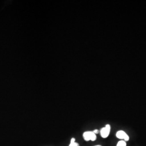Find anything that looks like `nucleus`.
<instances>
[{
  "mask_svg": "<svg viewBox=\"0 0 146 146\" xmlns=\"http://www.w3.org/2000/svg\"><path fill=\"white\" fill-rule=\"evenodd\" d=\"M93 131V133H94L95 134H99L100 133L99 131L98 130V129H95L94 131Z\"/></svg>",
  "mask_w": 146,
  "mask_h": 146,
  "instance_id": "nucleus-6",
  "label": "nucleus"
},
{
  "mask_svg": "<svg viewBox=\"0 0 146 146\" xmlns=\"http://www.w3.org/2000/svg\"><path fill=\"white\" fill-rule=\"evenodd\" d=\"M110 131H111V126L109 124H107L104 127L101 128V129L100 131V133L102 138L106 139L110 135Z\"/></svg>",
  "mask_w": 146,
  "mask_h": 146,
  "instance_id": "nucleus-2",
  "label": "nucleus"
},
{
  "mask_svg": "<svg viewBox=\"0 0 146 146\" xmlns=\"http://www.w3.org/2000/svg\"><path fill=\"white\" fill-rule=\"evenodd\" d=\"M76 142V139L74 137H72L70 140V143H73V142Z\"/></svg>",
  "mask_w": 146,
  "mask_h": 146,
  "instance_id": "nucleus-7",
  "label": "nucleus"
},
{
  "mask_svg": "<svg viewBox=\"0 0 146 146\" xmlns=\"http://www.w3.org/2000/svg\"><path fill=\"white\" fill-rule=\"evenodd\" d=\"M69 146H80L78 143H77L76 142H73V143H70Z\"/></svg>",
  "mask_w": 146,
  "mask_h": 146,
  "instance_id": "nucleus-5",
  "label": "nucleus"
},
{
  "mask_svg": "<svg viewBox=\"0 0 146 146\" xmlns=\"http://www.w3.org/2000/svg\"><path fill=\"white\" fill-rule=\"evenodd\" d=\"M83 138L86 141H95L96 139V135L95 134L93 131H87L84 132L83 134Z\"/></svg>",
  "mask_w": 146,
  "mask_h": 146,
  "instance_id": "nucleus-1",
  "label": "nucleus"
},
{
  "mask_svg": "<svg viewBox=\"0 0 146 146\" xmlns=\"http://www.w3.org/2000/svg\"><path fill=\"white\" fill-rule=\"evenodd\" d=\"M116 146H127V143L123 140H120L117 142Z\"/></svg>",
  "mask_w": 146,
  "mask_h": 146,
  "instance_id": "nucleus-4",
  "label": "nucleus"
},
{
  "mask_svg": "<svg viewBox=\"0 0 146 146\" xmlns=\"http://www.w3.org/2000/svg\"><path fill=\"white\" fill-rule=\"evenodd\" d=\"M102 146L101 145H96V146Z\"/></svg>",
  "mask_w": 146,
  "mask_h": 146,
  "instance_id": "nucleus-8",
  "label": "nucleus"
},
{
  "mask_svg": "<svg viewBox=\"0 0 146 146\" xmlns=\"http://www.w3.org/2000/svg\"><path fill=\"white\" fill-rule=\"evenodd\" d=\"M116 136L117 139H119L120 140H123L125 142L129 140V136L125 133V131H117L116 133Z\"/></svg>",
  "mask_w": 146,
  "mask_h": 146,
  "instance_id": "nucleus-3",
  "label": "nucleus"
}]
</instances>
